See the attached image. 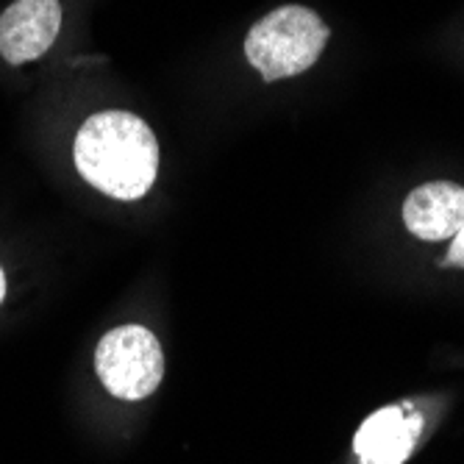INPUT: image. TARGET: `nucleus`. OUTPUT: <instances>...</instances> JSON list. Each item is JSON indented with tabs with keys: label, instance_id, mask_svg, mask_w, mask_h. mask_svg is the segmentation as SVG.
I'll return each mask as SVG.
<instances>
[{
	"label": "nucleus",
	"instance_id": "obj_8",
	"mask_svg": "<svg viewBox=\"0 0 464 464\" xmlns=\"http://www.w3.org/2000/svg\"><path fill=\"white\" fill-rule=\"evenodd\" d=\"M6 295V278H4V270H0V301H4Z\"/></svg>",
	"mask_w": 464,
	"mask_h": 464
},
{
	"label": "nucleus",
	"instance_id": "obj_7",
	"mask_svg": "<svg viewBox=\"0 0 464 464\" xmlns=\"http://www.w3.org/2000/svg\"><path fill=\"white\" fill-rule=\"evenodd\" d=\"M442 267H464V226L450 239V247H448V256H445Z\"/></svg>",
	"mask_w": 464,
	"mask_h": 464
},
{
	"label": "nucleus",
	"instance_id": "obj_6",
	"mask_svg": "<svg viewBox=\"0 0 464 464\" xmlns=\"http://www.w3.org/2000/svg\"><path fill=\"white\" fill-rule=\"evenodd\" d=\"M403 223L417 239H453L464 226V187L450 181H431L411 189L403 203Z\"/></svg>",
	"mask_w": 464,
	"mask_h": 464
},
{
	"label": "nucleus",
	"instance_id": "obj_3",
	"mask_svg": "<svg viewBox=\"0 0 464 464\" xmlns=\"http://www.w3.org/2000/svg\"><path fill=\"white\" fill-rule=\"evenodd\" d=\"M95 370L114 398L142 401L161 384L164 353L148 328L120 325L101 340Z\"/></svg>",
	"mask_w": 464,
	"mask_h": 464
},
{
	"label": "nucleus",
	"instance_id": "obj_2",
	"mask_svg": "<svg viewBox=\"0 0 464 464\" xmlns=\"http://www.w3.org/2000/svg\"><path fill=\"white\" fill-rule=\"evenodd\" d=\"M328 42V25L304 6H281L262 17L245 39V56L265 81L309 70Z\"/></svg>",
	"mask_w": 464,
	"mask_h": 464
},
{
	"label": "nucleus",
	"instance_id": "obj_5",
	"mask_svg": "<svg viewBox=\"0 0 464 464\" xmlns=\"http://www.w3.org/2000/svg\"><path fill=\"white\" fill-rule=\"evenodd\" d=\"M420 434H423V417L411 411V406H387L372 411L359 426L353 450L359 464H403Z\"/></svg>",
	"mask_w": 464,
	"mask_h": 464
},
{
	"label": "nucleus",
	"instance_id": "obj_1",
	"mask_svg": "<svg viewBox=\"0 0 464 464\" xmlns=\"http://www.w3.org/2000/svg\"><path fill=\"white\" fill-rule=\"evenodd\" d=\"M72 153L83 181L117 200L142 198L159 173L156 137L129 111L92 114L81 125Z\"/></svg>",
	"mask_w": 464,
	"mask_h": 464
},
{
	"label": "nucleus",
	"instance_id": "obj_4",
	"mask_svg": "<svg viewBox=\"0 0 464 464\" xmlns=\"http://www.w3.org/2000/svg\"><path fill=\"white\" fill-rule=\"evenodd\" d=\"M62 4L59 0H14L0 14V56L9 64L34 62L59 36Z\"/></svg>",
	"mask_w": 464,
	"mask_h": 464
}]
</instances>
